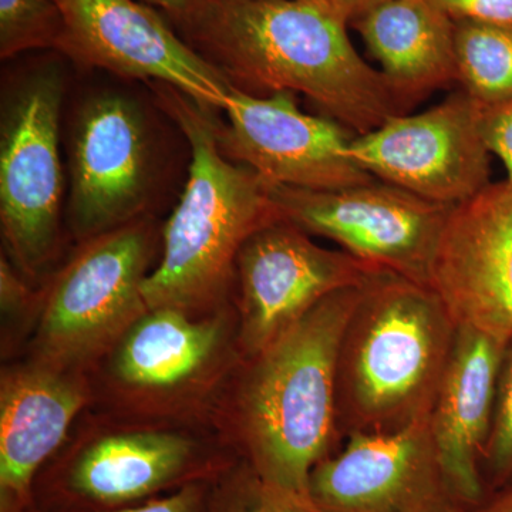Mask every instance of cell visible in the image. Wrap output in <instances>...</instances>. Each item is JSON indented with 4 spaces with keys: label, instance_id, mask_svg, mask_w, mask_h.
<instances>
[{
    "label": "cell",
    "instance_id": "obj_26",
    "mask_svg": "<svg viewBox=\"0 0 512 512\" xmlns=\"http://www.w3.org/2000/svg\"><path fill=\"white\" fill-rule=\"evenodd\" d=\"M212 481H200V483L185 485L174 493L165 494L146 504L111 512H207ZM26 512L42 511L30 507Z\"/></svg>",
    "mask_w": 512,
    "mask_h": 512
},
{
    "label": "cell",
    "instance_id": "obj_18",
    "mask_svg": "<svg viewBox=\"0 0 512 512\" xmlns=\"http://www.w3.org/2000/svg\"><path fill=\"white\" fill-rule=\"evenodd\" d=\"M507 343L480 330L458 326L430 421L441 464L467 510L488 495L483 460L495 392Z\"/></svg>",
    "mask_w": 512,
    "mask_h": 512
},
{
    "label": "cell",
    "instance_id": "obj_16",
    "mask_svg": "<svg viewBox=\"0 0 512 512\" xmlns=\"http://www.w3.org/2000/svg\"><path fill=\"white\" fill-rule=\"evenodd\" d=\"M69 220L80 241L106 234L143 211L150 156L143 116L120 94L90 100L77 119L70 156Z\"/></svg>",
    "mask_w": 512,
    "mask_h": 512
},
{
    "label": "cell",
    "instance_id": "obj_13",
    "mask_svg": "<svg viewBox=\"0 0 512 512\" xmlns=\"http://www.w3.org/2000/svg\"><path fill=\"white\" fill-rule=\"evenodd\" d=\"M308 497L320 512L467 511L441 464L430 416L396 433L349 434L313 467Z\"/></svg>",
    "mask_w": 512,
    "mask_h": 512
},
{
    "label": "cell",
    "instance_id": "obj_17",
    "mask_svg": "<svg viewBox=\"0 0 512 512\" xmlns=\"http://www.w3.org/2000/svg\"><path fill=\"white\" fill-rule=\"evenodd\" d=\"M84 370L32 359L0 377V512H26L43 467L92 400Z\"/></svg>",
    "mask_w": 512,
    "mask_h": 512
},
{
    "label": "cell",
    "instance_id": "obj_8",
    "mask_svg": "<svg viewBox=\"0 0 512 512\" xmlns=\"http://www.w3.org/2000/svg\"><path fill=\"white\" fill-rule=\"evenodd\" d=\"M62 73H30L10 94L0 126V224L13 264L36 278L56 251L63 177L59 156Z\"/></svg>",
    "mask_w": 512,
    "mask_h": 512
},
{
    "label": "cell",
    "instance_id": "obj_14",
    "mask_svg": "<svg viewBox=\"0 0 512 512\" xmlns=\"http://www.w3.org/2000/svg\"><path fill=\"white\" fill-rule=\"evenodd\" d=\"M218 128L225 156L271 185L329 191L375 181L349 158L352 138L336 120L303 113L292 93L255 96L232 86Z\"/></svg>",
    "mask_w": 512,
    "mask_h": 512
},
{
    "label": "cell",
    "instance_id": "obj_30",
    "mask_svg": "<svg viewBox=\"0 0 512 512\" xmlns=\"http://www.w3.org/2000/svg\"><path fill=\"white\" fill-rule=\"evenodd\" d=\"M146 2L164 10L168 18L177 25L178 22H181V20L190 15L197 0H146Z\"/></svg>",
    "mask_w": 512,
    "mask_h": 512
},
{
    "label": "cell",
    "instance_id": "obj_19",
    "mask_svg": "<svg viewBox=\"0 0 512 512\" xmlns=\"http://www.w3.org/2000/svg\"><path fill=\"white\" fill-rule=\"evenodd\" d=\"M356 26L403 100L458 79L456 20L434 0H387Z\"/></svg>",
    "mask_w": 512,
    "mask_h": 512
},
{
    "label": "cell",
    "instance_id": "obj_27",
    "mask_svg": "<svg viewBox=\"0 0 512 512\" xmlns=\"http://www.w3.org/2000/svg\"><path fill=\"white\" fill-rule=\"evenodd\" d=\"M13 262L2 254L0 258V308L3 320H19L29 311L35 301V295L23 281Z\"/></svg>",
    "mask_w": 512,
    "mask_h": 512
},
{
    "label": "cell",
    "instance_id": "obj_12",
    "mask_svg": "<svg viewBox=\"0 0 512 512\" xmlns=\"http://www.w3.org/2000/svg\"><path fill=\"white\" fill-rule=\"evenodd\" d=\"M64 29L57 52L84 67L154 80L210 109L224 110L232 84L136 0H55Z\"/></svg>",
    "mask_w": 512,
    "mask_h": 512
},
{
    "label": "cell",
    "instance_id": "obj_7",
    "mask_svg": "<svg viewBox=\"0 0 512 512\" xmlns=\"http://www.w3.org/2000/svg\"><path fill=\"white\" fill-rule=\"evenodd\" d=\"M237 311L205 316L148 309L106 356V386L121 409L177 416L200 406L241 362Z\"/></svg>",
    "mask_w": 512,
    "mask_h": 512
},
{
    "label": "cell",
    "instance_id": "obj_2",
    "mask_svg": "<svg viewBox=\"0 0 512 512\" xmlns=\"http://www.w3.org/2000/svg\"><path fill=\"white\" fill-rule=\"evenodd\" d=\"M365 286L318 303L224 384V446L268 483L308 494L313 467L336 451L340 343Z\"/></svg>",
    "mask_w": 512,
    "mask_h": 512
},
{
    "label": "cell",
    "instance_id": "obj_25",
    "mask_svg": "<svg viewBox=\"0 0 512 512\" xmlns=\"http://www.w3.org/2000/svg\"><path fill=\"white\" fill-rule=\"evenodd\" d=\"M454 20H474L512 29V0H434Z\"/></svg>",
    "mask_w": 512,
    "mask_h": 512
},
{
    "label": "cell",
    "instance_id": "obj_24",
    "mask_svg": "<svg viewBox=\"0 0 512 512\" xmlns=\"http://www.w3.org/2000/svg\"><path fill=\"white\" fill-rule=\"evenodd\" d=\"M483 134L488 150L500 158L512 181V100L483 107Z\"/></svg>",
    "mask_w": 512,
    "mask_h": 512
},
{
    "label": "cell",
    "instance_id": "obj_4",
    "mask_svg": "<svg viewBox=\"0 0 512 512\" xmlns=\"http://www.w3.org/2000/svg\"><path fill=\"white\" fill-rule=\"evenodd\" d=\"M457 330L430 285L389 272L373 275L340 343V437L396 433L430 416Z\"/></svg>",
    "mask_w": 512,
    "mask_h": 512
},
{
    "label": "cell",
    "instance_id": "obj_22",
    "mask_svg": "<svg viewBox=\"0 0 512 512\" xmlns=\"http://www.w3.org/2000/svg\"><path fill=\"white\" fill-rule=\"evenodd\" d=\"M64 20L55 0H0V57L59 49Z\"/></svg>",
    "mask_w": 512,
    "mask_h": 512
},
{
    "label": "cell",
    "instance_id": "obj_20",
    "mask_svg": "<svg viewBox=\"0 0 512 512\" xmlns=\"http://www.w3.org/2000/svg\"><path fill=\"white\" fill-rule=\"evenodd\" d=\"M458 80L483 106L512 100V29L456 20Z\"/></svg>",
    "mask_w": 512,
    "mask_h": 512
},
{
    "label": "cell",
    "instance_id": "obj_21",
    "mask_svg": "<svg viewBox=\"0 0 512 512\" xmlns=\"http://www.w3.org/2000/svg\"><path fill=\"white\" fill-rule=\"evenodd\" d=\"M207 512H320L308 494L268 483L238 458L211 483Z\"/></svg>",
    "mask_w": 512,
    "mask_h": 512
},
{
    "label": "cell",
    "instance_id": "obj_5",
    "mask_svg": "<svg viewBox=\"0 0 512 512\" xmlns=\"http://www.w3.org/2000/svg\"><path fill=\"white\" fill-rule=\"evenodd\" d=\"M238 457L180 431L124 426L80 437L43 467L32 507L42 512H111L185 485L215 480Z\"/></svg>",
    "mask_w": 512,
    "mask_h": 512
},
{
    "label": "cell",
    "instance_id": "obj_9",
    "mask_svg": "<svg viewBox=\"0 0 512 512\" xmlns=\"http://www.w3.org/2000/svg\"><path fill=\"white\" fill-rule=\"evenodd\" d=\"M282 220L332 239L363 264L430 285L441 232L453 207L390 184L315 191L269 184Z\"/></svg>",
    "mask_w": 512,
    "mask_h": 512
},
{
    "label": "cell",
    "instance_id": "obj_11",
    "mask_svg": "<svg viewBox=\"0 0 512 512\" xmlns=\"http://www.w3.org/2000/svg\"><path fill=\"white\" fill-rule=\"evenodd\" d=\"M379 269L348 252L315 244L284 220L266 225L239 251L238 349L242 359L261 352L333 293L366 285Z\"/></svg>",
    "mask_w": 512,
    "mask_h": 512
},
{
    "label": "cell",
    "instance_id": "obj_23",
    "mask_svg": "<svg viewBox=\"0 0 512 512\" xmlns=\"http://www.w3.org/2000/svg\"><path fill=\"white\" fill-rule=\"evenodd\" d=\"M483 477L488 493L512 483V339L508 340L498 375Z\"/></svg>",
    "mask_w": 512,
    "mask_h": 512
},
{
    "label": "cell",
    "instance_id": "obj_3",
    "mask_svg": "<svg viewBox=\"0 0 512 512\" xmlns=\"http://www.w3.org/2000/svg\"><path fill=\"white\" fill-rule=\"evenodd\" d=\"M158 103L183 130L191 148L183 195L164 228L163 258L143 285L148 309L205 316L225 308L242 245L281 221L269 184L222 151L210 107L156 83Z\"/></svg>",
    "mask_w": 512,
    "mask_h": 512
},
{
    "label": "cell",
    "instance_id": "obj_10",
    "mask_svg": "<svg viewBox=\"0 0 512 512\" xmlns=\"http://www.w3.org/2000/svg\"><path fill=\"white\" fill-rule=\"evenodd\" d=\"M483 107L464 92L414 116L396 114L352 138L348 156L386 184L456 207L491 184Z\"/></svg>",
    "mask_w": 512,
    "mask_h": 512
},
{
    "label": "cell",
    "instance_id": "obj_29",
    "mask_svg": "<svg viewBox=\"0 0 512 512\" xmlns=\"http://www.w3.org/2000/svg\"><path fill=\"white\" fill-rule=\"evenodd\" d=\"M466 512H512V483L491 491L480 504Z\"/></svg>",
    "mask_w": 512,
    "mask_h": 512
},
{
    "label": "cell",
    "instance_id": "obj_28",
    "mask_svg": "<svg viewBox=\"0 0 512 512\" xmlns=\"http://www.w3.org/2000/svg\"><path fill=\"white\" fill-rule=\"evenodd\" d=\"M345 20H356L387 0H320Z\"/></svg>",
    "mask_w": 512,
    "mask_h": 512
},
{
    "label": "cell",
    "instance_id": "obj_6",
    "mask_svg": "<svg viewBox=\"0 0 512 512\" xmlns=\"http://www.w3.org/2000/svg\"><path fill=\"white\" fill-rule=\"evenodd\" d=\"M151 244L138 220L83 241L40 302L32 359L84 372L103 359L148 311Z\"/></svg>",
    "mask_w": 512,
    "mask_h": 512
},
{
    "label": "cell",
    "instance_id": "obj_15",
    "mask_svg": "<svg viewBox=\"0 0 512 512\" xmlns=\"http://www.w3.org/2000/svg\"><path fill=\"white\" fill-rule=\"evenodd\" d=\"M430 286L458 326L512 339V181L488 184L453 207Z\"/></svg>",
    "mask_w": 512,
    "mask_h": 512
},
{
    "label": "cell",
    "instance_id": "obj_1",
    "mask_svg": "<svg viewBox=\"0 0 512 512\" xmlns=\"http://www.w3.org/2000/svg\"><path fill=\"white\" fill-rule=\"evenodd\" d=\"M346 25L320 0H197L177 23L232 86L301 93L362 136L403 99L356 52Z\"/></svg>",
    "mask_w": 512,
    "mask_h": 512
}]
</instances>
